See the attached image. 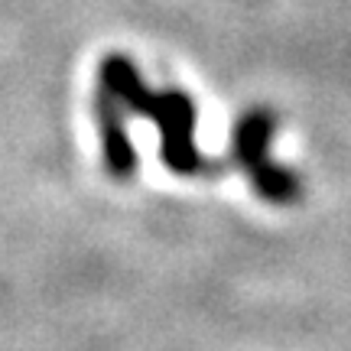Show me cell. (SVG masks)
<instances>
[{
	"label": "cell",
	"mask_w": 351,
	"mask_h": 351,
	"mask_svg": "<svg viewBox=\"0 0 351 351\" xmlns=\"http://www.w3.org/2000/svg\"><path fill=\"white\" fill-rule=\"evenodd\" d=\"M108 78H111V85L127 95V101L140 108V111L153 114V121H160L163 127V137H166V163L173 166L176 173H195L199 169V153L192 147V104L189 98L182 95H166V98H153L147 88L137 82L134 75V69L121 59H114L108 65Z\"/></svg>",
	"instance_id": "6da1fadb"
},
{
	"label": "cell",
	"mask_w": 351,
	"mask_h": 351,
	"mask_svg": "<svg viewBox=\"0 0 351 351\" xmlns=\"http://www.w3.org/2000/svg\"><path fill=\"white\" fill-rule=\"evenodd\" d=\"M270 117L263 114H251L244 124L238 127V160L241 166L251 173L254 186L261 189L267 199L274 202H293L300 195V186L296 179L283 169H276L270 160H267V137H270Z\"/></svg>",
	"instance_id": "7a4b0ae2"
}]
</instances>
